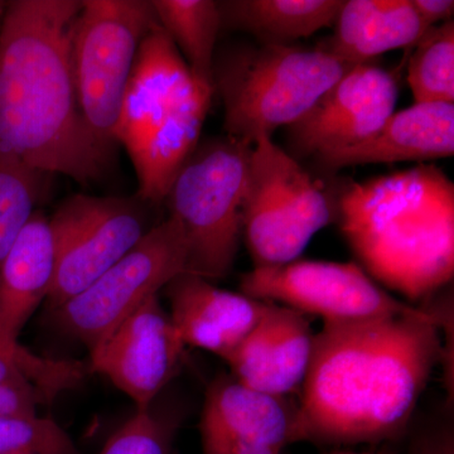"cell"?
Segmentation results:
<instances>
[{"label": "cell", "mask_w": 454, "mask_h": 454, "mask_svg": "<svg viewBox=\"0 0 454 454\" xmlns=\"http://www.w3.org/2000/svg\"><path fill=\"white\" fill-rule=\"evenodd\" d=\"M146 202L137 197L74 195L50 219L56 252L47 309H56L95 282L142 240Z\"/></svg>", "instance_id": "30bf717a"}, {"label": "cell", "mask_w": 454, "mask_h": 454, "mask_svg": "<svg viewBox=\"0 0 454 454\" xmlns=\"http://www.w3.org/2000/svg\"><path fill=\"white\" fill-rule=\"evenodd\" d=\"M411 3L428 28L453 20V0H411Z\"/></svg>", "instance_id": "83f0119b"}, {"label": "cell", "mask_w": 454, "mask_h": 454, "mask_svg": "<svg viewBox=\"0 0 454 454\" xmlns=\"http://www.w3.org/2000/svg\"><path fill=\"white\" fill-rule=\"evenodd\" d=\"M5 7H7V4H5V3L0 2V16L4 14Z\"/></svg>", "instance_id": "f546056e"}, {"label": "cell", "mask_w": 454, "mask_h": 454, "mask_svg": "<svg viewBox=\"0 0 454 454\" xmlns=\"http://www.w3.org/2000/svg\"><path fill=\"white\" fill-rule=\"evenodd\" d=\"M0 454H80L52 418L0 415Z\"/></svg>", "instance_id": "484cf974"}, {"label": "cell", "mask_w": 454, "mask_h": 454, "mask_svg": "<svg viewBox=\"0 0 454 454\" xmlns=\"http://www.w3.org/2000/svg\"><path fill=\"white\" fill-rule=\"evenodd\" d=\"M23 351H25V349H23ZM23 351H20V352H23ZM20 352H18V354H20ZM0 354H8V352H4V351H2V349H0ZM12 355H17V354H12Z\"/></svg>", "instance_id": "4dcf8cb0"}, {"label": "cell", "mask_w": 454, "mask_h": 454, "mask_svg": "<svg viewBox=\"0 0 454 454\" xmlns=\"http://www.w3.org/2000/svg\"><path fill=\"white\" fill-rule=\"evenodd\" d=\"M336 220L360 267L406 300H429L452 282L454 184L438 167L348 184Z\"/></svg>", "instance_id": "3957f363"}, {"label": "cell", "mask_w": 454, "mask_h": 454, "mask_svg": "<svg viewBox=\"0 0 454 454\" xmlns=\"http://www.w3.org/2000/svg\"><path fill=\"white\" fill-rule=\"evenodd\" d=\"M253 145L221 137L197 145L164 201L187 245L186 273L223 279L243 240V207Z\"/></svg>", "instance_id": "8992f818"}, {"label": "cell", "mask_w": 454, "mask_h": 454, "mask_svg": "<svg viewBox=\"0 0 454 454\" xmlns=\"http://www.w3.org/2000/svg\"><path fill=\"white\" fill-rule=\"evenodd\" d=\"M56 252L50 219L35 211L0 264V349L18 354L28 319L49 297Z\"/></svg>", "instance_id": "ac0fdd59"}, {"label": "cell", "mask_w": 454, "mask_h": 454, "mask_svg": "<svg viewBox=\"0 0 454 454\" xmlns=\"http://www.w3.org/2000/svg\"><path fill=\"white\" fill-rule=\"evenodd\" d=\"M173 454H176L175 452H173Z\"/></svg>", "instance_id": "1f68e13d"}, {"label": "cell", "mask_w": 454, "mask_h": 454, "mask_svg": "<svg viewBox=\"0 0 454 454\" xmlns=\"http://www.w3.org/2000/svg\"><path fill=\"white\" fill-rule=\"evenodd\" d=\"M214 90L193 79L160 22L140 43L116 124L138 177V197L164 202L182 164L195 151Z\"/></svg>", "instance_id": "277c9868"}, {"label": "cell", "mask_w": 454, "mask_h": 454, "mask_svg": "<svg viewBox=\"0 0 454 454\" xmlns=\"http://www.w3.org/2000/svg\"><path fill=\"white\" fill-rule=\"evenodd\" d=\"M352 66L321 47L262 43L229 51L214 67L227 136L252 145L271 138L309 113Z\"/></svg>", "instance_id": "5b68a950"}, {"label": "cell", "mask_w": 454, "mask_h": 454, "mask_svg": "<svg viewBox=\"0 0 454 454\" xmlns=\"http://www.w3.org/2000/svg\"><path fill=\"white\" fill-rule=\"evenodd\" d=\"M406 454H454V432L450 422L420 430L411 439Z\"/></svg>", "instance_id": "4316f807"}, {"label": "cell", "mask_w": 454, "mask_h": 454, "mask_svg": "<svg viewBox=\"0 0 454 454\" xmlns=\"http://www.w3.org/2000/svg\"><path fill=\"white\" fill-rule=\"evenodd\" d=\"M241 293L288 307L324 322H357L384 317L429 315L397 300L355 262L294 260L254 268L240 280Z\"/></svg>", "instance_id": "8fae6325"}, {"label": "cell", "mask_w": 454, "mask_h": 454, "mask_svg": "<svg viewBox=\"0 0 454 454\" xmlns=\"http://www.w3.org/2000/svg\"><path fill=\"white\" fill-rule=\"evenodd\" d=\"M453 154L454 104L423 103L394 113L364 142L315 160L325 170H337L370 163L422 162Z\"/></svg>", "instance_id": "e0dca14e"}, {"label": "cell", "mask_w": 454, "mask_h": 454, "mask_svg": "<svg viewBox=\"0 0 454 454\" xmlns=\"http://www.w3.org/2000/svg\"><path fill=\"white\" fill-rule=\"evenodd\" d=\"M186 240L178 221L169 216L152 227L127 255L85 291L50 310L51 322L92 352L149 298L186 273Z\"/></svg>", "instance_id": "9c48e42d"}, {"label": "cell", "mask_w": 454, "mask_h": 454, "mask_svg": "<svg viewBox=\"0 0 454 454\" xmlns=\"http://www.w3.org/2000/svg\"><path fill=\"white\" fill-rule=\"evenodd\" d=\"M155 403L145 411H136L107 439L101 454H173L181 417Z\"/></svg>", "instance_id": "d4e9b609"}, {"label": "cell", "mask_w": 454, "mask_h": 454, "mask_svg": "<svg viewBox=\"0 0 454 454\" xmlns=\"http://www.w3.org/2000/svg\"><path fill=\"white\" fill-rule=\"evenodd\" d=\"M82 375L80 364L46 360L28 349L0 354V415L35 417L47 396L74 387Z\"/></svg>", "instance_id": "44dd1931"}, {"label": "cell", "mask_w": 454, "mask_h": 454, "mask_svg": "<svg viewBox=\"0 0 454 454\" xmlns=\"http://www.w3.org/2000/svg\"><path fill=\"white\" fill-rule=\"evenodd\" d=\"M157 23L152 2L145 0H83L74 22L71 57L77 103L90 133L112 153L137 53Z\"/></svg>", "instance_id": "ba28073f"}, {"label": "cell", "mask_w": 454, "mask_h": 454, "mask_svg": "<svg viewBox=\"0 0 454 454\" xmlns=\"http://www.w3.org/2000/svg\"><path fill=\"white\" fill-rule=\"evenodd\" d=\"M160 27L184 57L193 79L214 90L215 49L221 16L214 0H153Z\"/></svg>", "instance_id": "7402d4cb"}, {"label": "cell", "mask_w": 454, "mask_h": 454, "mask_svg": "<svg viewBox=\"0 0 454 454\" xmlns=\"http://www.w3.org/2000/svg\"><path fill=\"white\" fill-rule=\"evenodd\" d=\"M184 348L168 312L154 295L90 352L91 370L129 397L136 411H145L175 378Z\"/></svg>", "instance_id": "4fadbf2b"}, {"label": "cell", "mask_w": 454, "mask_h": 454, "mask_svg": "<svg viewBox=\"0 0 454 454\" xmlns=\"http://www.w3.org/2000/svg\"><path fill=\"white\" fill-rule=\"evenodd\" d=\"M408 82L415 104L454 101V22L430 27L415 44Z\"/></svg>", "instance_id": "603a6c76"}, {"label": "cell", "mask_w": 454, "mask_h": 454, "mask_svg": "<svg viewBox=\"0 0 454 454\" xmlns=\"http://www.w3.org/2000/svg\"><path fill=\"white\" fill-rule=\"evenodd\" d=\"M80 0L8 3L0 29V164L88 184L112 160L77 103L71 41Z\"/></svg>", "instance_id": "7a4b0ae2"}, {"label": "cell", "mask_w": 454, "mask_h": 454, "mask_svg": "<svg viewBox=\"0 0 454 454\" xmlns=\"http://www.w3.org/2000/svg\"><path fill=\"white\" fill-rule=\"evenodd\" d=\"M313 345L315 333L306 315L269 303L258 325L223 361L241 384L288 397L301 389Z\"/></svg>", "instance_id": "9a60e30c"}, {"label": "cell", "mask_w": 454, "mask_h": 454, "mask_svg": "<svg viewBox=\"0 0 454 454\" xmlns=\"http://www.w3.org/2000/svg\"><path fill=\"white\" fill-rule=\"evenodd\" d=\"M170 321L184 346L225 360L258 325L269 301L217 288L210 280L182 273L166 286Z\"/></svg>", "instance_id": "2e32d148"}, {"label": "cell", "mask_w": 454, "mask_h": 454, "mask_svg": "<svg viewBox=\"0 0 454 454\" xmlns=\"http://www.w3.org/2000/svg\"><path fill=\"white\" fill-rule=\"evenodd\" d=\"M46 175L0 164V264L16 243L44 191Z\"/></svg>", "instance_id": "cb8c5ba5"}, {"label": "cell", "mask_w": 454, "mask_h": 454, "mask_svg": "<svg viewBox=\"0 0 454 454\" xmlns=\"http://www.w3.org/2000/svg\"><path fill=\"white\" fill-rule=\"evenodd\" d=\"M297 405L220 375L208 385L200 433L202 454H283L293 443Z\"/></svg>", "instance_id": "5bb4252c"}, {"label": "cell", "mask_w": 454, "mask_h": 454, "mask_svg": "<svg viewBox=\"0 0 454 454\" xmlns=\"http://www.w3.org/2000/svg\"><path fill=\"white\" fill-rule=\"evenodd\" d=\"M328 454H372V453H358V452H352V450H334V452H331Z\"/></svg>", "instance_id": "f1b7e54d"}, {"label": "cell", "mask_w": 454, "mask_h": 454, "mask_svg": "<svg viewBox=\"0 0 454 454\" xmlns=\"http://www.w3.org/2000/svg\"><path fill=\"white\" fill-rule=\"evenodd\" d=\"M336 220V202L271 138L254 143L243 207V240L255 268L300 259Z\"/></svg>", "instance_id": "52a82bcc"}, {"label": "cell", "mask_w": 454, "mask_h": 454, "mask_svg": "<svg viewBox=\"0 0 454 454\" xmlns=\"http://www.w3.org/2000/svg\"><path fill=\"white\" fill-rule=\"evenodd\" d=\"M444 315L324 322L301 389L293 443L399 438L446 351Z\"/></svg>", "instance_id": "6da1fadb"}, {"label": "cell", "mask_w": 454, "mask_h": 454, "mask_svg": "<svg viewBox=\"0 0 454 454\" xmlns=\"http://www.w3.org/2000/svg\"><path fill=\"white\" fill-rule=\"evenodd\" d=\"M334 26L333 37L319 47L354 66L415 46L428 29L411 0H345Z\"/></svg>", "instance_id": "d6986e66"}, {"label": "cell", "mask_w": 454, "mask_h": 454, "mask_svg": "<svg viewBox=\"0 0 454 454\" xmlns=\"http://www.w3.org/2000/svg\"><path fill=\"white\" fill-rule=\"evenodd\" d=\"M395 76L366 62L352 66L333 88L288 127L293 153L319 157L356 145L380 129L395 113Z\"/></svg>", "instance_id": "7c38bea8"}, {"label": "cell", "mask_w": 454, "mask_h": 454, "mask_svg": "<svg viewBox=\"0 0 454 454\" xmlns=\"http://www.w3.org/2000/svg\"><path fill=\"white\" fill-rule=\"evenodd\" d=\"M345 0L217 2L221 26L252 33L262 43L288 44L334 25Z\"/></svg>", "instance_id": "ffe728a7"}]
</instances>
